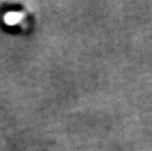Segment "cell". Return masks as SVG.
<instances>
[{
    "label": "cell",
    "mask_w": 152,
    "mask_h": 151,
    "mask_svg": "<svg viewBox=\"0 0 152 151\" xmlns=\"http://www.w3.org/2000/svg\"><path fill=\"white\" fill-rule=\"evenodd\" d=\"M22 18H23V16L20 13L11 12V13H8V14L5 16L4 20L8 25H15V24H17L18 22H20L22 20Z\"/></svg>",
    "instance_id": "cell-1"
}]
</instances>
